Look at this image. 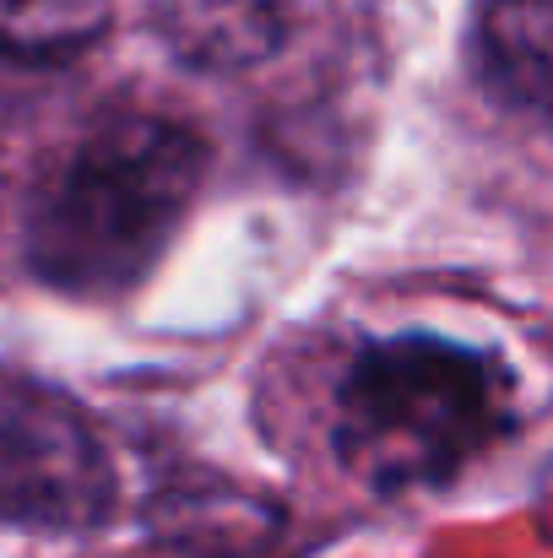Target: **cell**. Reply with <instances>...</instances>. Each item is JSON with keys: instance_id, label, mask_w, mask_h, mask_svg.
Listing matches in <instances>:
<instances>
[{"instance_id": "obj_5", "label": "cell", "mask_w": 553, "mask_h": 558, "mask_svg": "<svg viewBox=\"0 0 553 558\" xmlns=\"http://www.w3.org/2000/svg\"><path fill=\"white\" fill-rule=\"evenodd\" d=\"M153 33L184 71L244 76L288 44L282 0H153Z\"/></svg>"}, {"instance_id": "obj_6", "label": "cell", "mask_w": 553, "mask_h": 558, "mask_svg": "<svg viewBox=\"0 0 553 558\" xmlns=\"http://www.w3.org/2000/svg\"><path fill=\"white\" fill-rule=\"evenodd\" d=\"M115 22V0H0V54L71 60Z\"/></svg>"}, {"instance_id": "obj_4", "label": "cell", "mask_w": 553, "mask_h": 558, "mask_svg": "<svg viewBox=\"0 0 553 558\" xmlns=\"http://www.w3.org/2000/svg\"><path fill=\"white\" fill-rule=\"evenodd\" d=\"M472 71L500 109L553 125V0H478Z\"/></svg>"}, {"instance_id": "obj_1", "label": "cell", "mask_w": 553, "mask_h": 558, "mask_svg": "<svg viewBox=\"0 0 553 558\" xmlns=\"http://www.w3.org/2000/svg\"><path fill=\"white\" fill-rule=\"evenodd\" d=\"M206 180V142L169 114L98 120L33 190L27 271L71 299L131 293L175 244Z\"/></svg>"}, {"instance_id": "obj_3", "label": "cell", "mask_w": 553, "mask_h": 558, "mask_svg": "<svg viewBox=\"0 0 553 558\" xmlns=\"http://www.w3.org/2000/svg\"><path fill=\"white\" fill-rule=\"evenodd\" d=\"M115 510V466L98 428L55 390L0 396V521L44 537L98 532Z\"/></svg>"}, {"instance_id": "obj_2", "label": "cell", "mask_w": 553, "mask_h": 558, "mask_svg": "<svg viewBox=\"0 0 553 558\" xmlns=\"http://www.w3.org/2000/svg\"><path fill=\"white\" fill-rule=\"evenodd\" d=\"M510 428V374L450 337L407 331L348 364L332 450L369 494L445 488Z\"/></svg>"}]
</instances>
